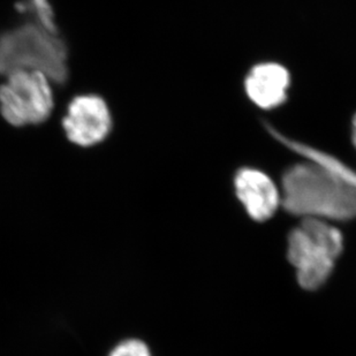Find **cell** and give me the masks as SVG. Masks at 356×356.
<instances>
[{
	"label": "cell",
	"instance_id": "ba28073f",
	"mask_svg": "<svg viewBox=\"0 0 356 356\" xmlns=\"http://www.w3.org/2000/svg\"><path fill=\"white\" fill-rule=\"evenodd\" d=\"M108 356H152L147 343L142 340H124L115 347Z\"/></svg>",
	"mask_w": 356,
	"mask_h": 356
},
{
	"label": "cell",
	"instance_id": "8992f818",
	"mask_svg": "<svg viewBox=\"0 0 356 356\" xmlns=\"http://www.w3.org/2000/svg\"><path fill=\"white\" fill-rule=\"evenodd\" d=\"M233 186L238 202L255 222L273 218L282 205L280 189L269 175L257 168H240L234 175Z\"/></svg>",
	"mask_w": 356,
	"mask_h": 356
},
{
	"label": "cell",
	"instance_id": "9c48e42d",
	"mask_svg": "<svg viewBox=\"0 0 356 356\" xmlns=\"http://www.w3.org/2000/svg\"><path fill=\"white\" fill-rule=\"evenodd\" d=\"M352 142H353L354 148L356 150V115H354L352 121Z\"/></svg>",
	"mask_w": 356,
	"mask_h": 356
},
{
	"label": "cell",
	"instance_id": "52a82bcc",
	"mask_svg": "<svg viewBox=\"0 0 356 356\" xmlns=\"http://www.w3.org/2000/svg\"><path fill=\"white\" fill-rule=\"evenodd\" d=\"M291 86L289 72L277 63L257 64L245 80V94L263 110H273L285 103Z\"/></svg>",
	"mask_w": 356,
	"mask_h": 356
},
{
	"label": "cell",
	"instance_id": "3957f363",
	"mask_svg": "<svg viewBox=\"0 0 356 356\" xmlns=\"http://www.w3.org/2000/svg\"><path fill=\"white\" fill-rule=\"evenodd\" d=\"M343 250V233L325 220L301 219L287 238V259L307 291L325 285Z\"/></svg>",
	"mask_w": 356,
	"mask_h": 356
},
{
	"label": "cell",
	"instance_id": "5b68a950",
	"mask_svg": "<svg viewBox=\"0 0 356 356\" xmlns=\"http://www.w3.org/2000/svg\"><path fill=\"white\" fill-rule=\"evenodd\" d=\"M63 128L71 143L81 148H92L111 134L113 117L108 103L99 95H79L68 104Z\"/></svg>",
	"mask_w": 356,
	"mask_h": 356
},
{
	"label": "cell",
	"instance_id": "7a4b0ae2",
	"mask_svg": "<svg viewBox=\"0 0 356 356\" xmlns=\"http://www.w3.org/2000/svg\"><path fill=\"white\" fill-rule=\"evenodd\" d=\"M20 71L40 72L54 83L67 80V47L57 31L35 20L0 34V75Z\"/></svg>",
	"mask_w": 356,
	"mask_h": 356
},
{
	"label": "cell",
	"instance_id": "6da1fadb",
	"mask_svg": "<svg viewBox=\"0 0 356 356\" xmlns=\"http://www.w3.org/2000/svg\"><path fill=\"white\" fill-rule=\"evenodd\" d=\"M280 193L286 211L301 219L330 222L356 219V182L310 161L302 159L286 170Z\"/></svg>",
	"mask_w": 356,
	"mask_h": 356
},
{
	"label": "cell",
	"instance_id": "277c9868",
	"mask_svg": "<svg viewBox=\"0 0 356 356\" xmlns=\"http://www.w3.org/2000/svg\"><path fill=\"white\" fill-rule=\"evenodd\" d=\"M0 84V115L14 127L43 124L54 108L52 80L40 72H14Z\"/></svg>",
	"mask_w": 356,
	"mask_h": 356
}]
</instances>
